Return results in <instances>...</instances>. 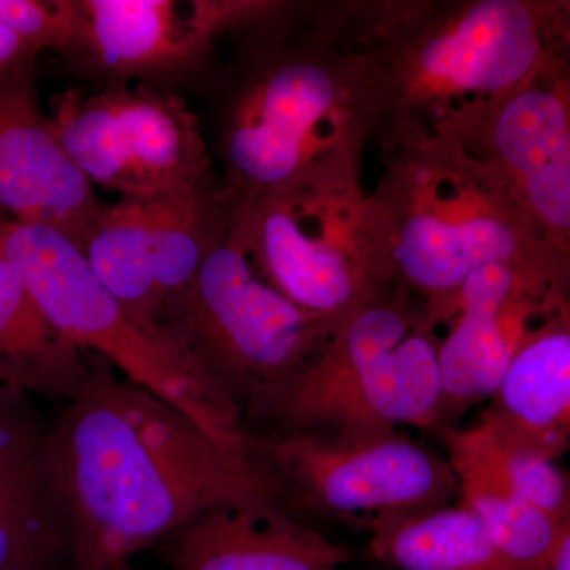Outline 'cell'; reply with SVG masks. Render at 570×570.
I'll use <instances>...</instances> for the list:
<instances>
[{
    "mask_svg": "<svg viewBox=\"0 0 570 570\" xmlns=\"http://www.w3.org/2000/svg\"><path fill=\"white\" fill-rule=\"evenodd\" d=\"M43 468L75 570H122L220 505L275 502L298 515L249 436H216L110 367L89 370L69 397Z\"/></svg>",
    "mask_w": 570,
    "mask_h": 570,
    "instance_id": "6da1fadb",
    "label": "cell"
},
{
    "mask_svg": "<svg viewBox=\"0 0 570 570\" xmlns=\"http://www.w3.org/2000/svg\"><path fill=\"white\" fill-rule=\"evenodd\" d=\"M0 24L13 32L31 56L41 50H58L69 55L80 52V2L0 0Z\"/></svg>",
    "mask_w": 570,
    "mask_h": 570,
    "instance_id": "603a6c76",
    "label": "cell"
},
{
    "mask_svg": "<svg viewBox=\"0 0 570 570\" xmlns=\"http://www.w3.org/2000/svg\"><path fill=\"white\" fill-rule=\"evenodd\" d=\"M102 208L41 112L26 63L0 82V216L50 227L82 253Z\"/></svg>",
    "mask_w": 570,
    "mask_h": 570,
    "instance_id": "30bf717a",
    "label": "cell"
},
{
    "mask_svg": "<svg viewBox=\"0 0 570 570\" xmlns=\"http://www.w3.org/2000/svg\"><path fill=\"white\" fill-rule=\"evenodd\" d=\"M0 254L51 325L126 381L178 409L209 433L246 436L242 407L178 347L146 333L94 276L80 247L50 227L0 216Z\"/></svg>",
    "mask_w": 570,
    "mask_h": 570,
    "instance_id": "277c9868",
    "label": "cell"
},
{
    "mask_svg": "<svg viewBox=\"0 0 570 570\" xmlns=\"http://www.w3.org/2000/svg\"><path fill=\"white\" fill-rule=\"evenodd\" d=\"M505 450L560 460L570 444L569 313L551 318L521 346L480 414Z\"/></svg>",
    "mask_w": 570,
    "mask_h": 570,
    "instance_id": "2e32d148",
    "label": "cell"
},
{
    "mask_svg": "<svg viewBox=\"0 0 570 570\" xmlns=\"http://www.w3.org/2000/svg\"><path fill=\"white\" fill-rule=\"evenodd\" d=\"M154 276L163 305L193 283L228 220L206 183L145 200Z\"/></svg>",
    "mask_w": 570,
    "mask_h": 570,
    "instance_id": "44dd1931",
    "label": "cell"
},
{
    "mask_svg": "<svg viewBox=\"0 0 570 570\" xmlns=\"http://www.w3.org/2000/svg\"><path fill=\"white\" fill-rule=\"evenodd\" d=\"M122 570H132V569H130L129 566H127V568H124Z\"/></svg>",
    "mask_w": 570,
    "mask_h": 570,
    "instance_id": "83f0119b",
    "label": "cell"
},
{
    "mask_svg": "<svg viewBox=\"0 0 570 570\" xmlns=\"http://www.w3.org/2000/svg\"><path fill=\"white\" fill-rule=\"evenodd\" d=\"M564 311L568 303L549 266L491 264L472 273L456 296L455 324L439 340L436 431L489 400L521 346Z\"/></svg>",
    "mask_w": 570,
    "mask_h": 570,
    "instance_id": "9c48e42d",
    "label": "cell"
},
{
    "mask_svg": "<svg viewBox=\"0 0 570 570\" xmlns=\"http://www.w3.org/2000/svg\"><path fill=\"white\" fill-rule=\"evenodd\" d=\"M82 254L94 276L135 324L175 346L163 325V296L154 276L145 200L121 198L116 205L104 206L89 230Z\"/></svg>",
    "mask_w": 570,
    "mask_h": 570,
    "instance_id": "ffe728a7",
    "label": "cell"
},
{
    "mask_svg": "<svg viewBox=\"0 0 570 570\" xmlns=\"http://www.w3.org/2000/svg\"><path fill=\"white\" fill-rule=\"evenodd\" d=\"M247 436L299 515L317 513L365 528L377 517L442 508L459 498L448 460L400 431Z\"/></svg>",
    "mask_w": 570,
    "mask_h": 570,
    "instance_id": "ba28073f",
    "label": "cell"
},
{
    "mask_svg": "<svg viewBox=\"0 0 570 570\" xmlns=\"http://www.w3.org/2000/svg\"><path fill=\"white\" fill-rule=\"evenodd\" d=\"M89 370L80 348L51 325L0 254V381L6 389L69 400Z\"/></svg>",
    "mask_w": 570,
    "mask_h": 570,
    "instance_id": "ac0fdd59",
    "label": "cell"
},
{
    "mask_svg": "<svg viewBox=\"0 0 570 570\" xmlns=\"http://www.w3.org/2000/svg\"><path fill=\"white\" fill-rule=\"evenodd\" d=\"M326 32L257 75L236 100L223 151L245 200L351 184L355 148L384 108L381 69Z\"/></svg>",
    "mask_w": 570,
    "mask_h": 570,
    "instance_id": "7a4b0ae2",
    "label": "cell"
},
{
    "mask_svg": "<svg viewBox=\"0 0 570 570\" xmlns=\"http://www.w3.org/2000/svg\"><path fill=\"white\" fill-rule=\"evenodd\" d=\"M439 146L400 163L376 206L393 281L422 298L436 326L452 318L461 285L482 266L553 265L530 249L534 220L497 167Z\"/></svg>",
    "mask_w": 570,
    "mask_h": 570,
    "instance_id": "3957f363",
    "label": "cell"
},
{
    "mask_svg": "<svg viewBox=\"0 0 570 570\" xmlns=\"http://www.w3.org/2000/svg\"><path fill=\"white\" fill-rule=\"evenodd\" d=\"M163 325L242 411L306 365L341 326L258 279L234 217L189 287L165 303Z\"/></svg>",
    "mask_w": 570,
    "mask_h": 570,
    "instance_id": "5b68a950",
    "label": "cell"
},
{
    "mask_svg": "<svg viewBox=\"0 0 570 570\" xmlns=\"http://www.w3.org/2000/svg\"><path fill=\"white\" fill-rule=\"evenodd\" d=\"M78 56L116 77H163L193 69L214 37L253 21L265 6L247 2L81 0Z\"/></svg>",
    "mask_w": 570,
    "mask_h": 570,
    "instance_id": "8fae6325",
    "label": "cell"
},
{
    "mask_svg": "<svg viewBox=\"0 0 570 570\" xmlns=\"http://www.w3.org/2000/svg\"><path fill=\"white\" fill-rule=\"evenodd\" d=\"M379 59L382 102L456 116L493 110L540 73L538 11L520 0H479L417 20ZM464 112V115H466Z\"/></svg>",
    "mask_w": 570,
    "mask_h": 570,
    "instance_id": "52a82bcc",
    "label": "cell"
},
{
    "mask_svg": "<svg viewBox=\"0 0 570 570\" xmlns=\"http://www.w3.org/2000/svg\"><path fill=\"white\" fill-rule=\"evenodd\" d=\"M539 75L491 110L497 170L549 235L570 228V129L564 97Z\"/></svg>",
    "mask_w": 570,
    "mask_h": 570,
    "instance_id": "4fadbf2b",
    "label": "cell"
},
{
    "mask_svg": "<svg viewBox=\"0 0 570 570\" xmlns=\"http://www.w3.org/2000/svg\"><path fill=\"white\" fill-rule=\"evenodd\" d=\"M234 220L273 287L343 325L393 283L376 205L352 184L243 198Z\"/></svg>",
    "mask_w": 570,
    "mask_h": 570,
    "instance_id": "8992f818",
    "label": "cell"
},
{
    "mask_svg": "<svg viewBox=\"0 0 570 570\" xmlns=\"http://www.w3.org/2000/svg\"><path fill=\"white\" fill-rule=\"evenodd\" d=\"M438 351L436 325L423 317L294 434L374 436L401 425L436 430L442 396Z\"/></svg>",
    "mask_w": 570,
    "mask_h": 570,
    "instance_id": "5bb4252c",
    "label": "cell"
},
{
    "mask_svg": "<svg viewBox=\"0 0 570 570\" xmlns=\"http://www.w3.org/2000/svg\"><path fill=\"white\" fill-rule=\"evenodd\" d=\"M32 61L33 56L29 55L20 39L6 26L0 24V82Z\"/></svg>",
    "mask_w": 570,
    "mask_h": 570,
    "instance_id": "d4e9b609",
    "label": "cell"
},
{
    "mask_svg": "<svg viewBox=\"0 0 570 570\" xmlns=\"http://www.w3.org/2000/svg\"><path fill=\"white\" fill-rule=\"evenodd\" d=\"M540 570H570V530L562 534L557 550Z\"/></svg>",
    "mask_w": 570,
    "mask_h": 570,
    "instance_id": "484cf974",
    "label": "cell"
},
{
    "mask_svg": "<svg viewBox=\"0 0 570 570\" xmlns=\"http://www.w3.org/2000/svg\"><path fill=\"white\" fill-rule=\"evenodd\" d=\"M66 524L48 482L0 493V570H62Z\"/></svg>",
    "mask_w": 570,
    "mask_h": 570,
    "instance_id": "7402d4cb",
    "label": "cell"
},
{
    "mask_svg": "<svg viewBox=\"0 0 570 570\" xmlns=\"http://www.w3.org/2000/svg\"><path fill=\"white\" fill-rule=\"evenodd\" d=\"M459 487L460 504L482 524L491 542L517 570H540L550 560L570 520L549 519L528 504L510 478L504 453L485 426L439 431Z\"/></svg>",
    "mask_w": 570,
    "mask_h": 570,
    "instance_id": "e0dca14e",
    "label": "cell"
},
{
    "mask_svg": "<svg viewBox=\"0 0 570 570\" xmlns=\"http://www.w3.org/2000/svg\"><path fill=\"white\" fill-rule=\"evenodd\" d=\"M501 450L504 453L510 478L521 498L558 523L569 521V478L558 466L557 461L543 459L534 453L515 452V450L502 448Z\"/></svg>",
    "mask_w": 570,
    "mask_h": 570,
    "instance_id": "cb8c5ba5",
    "label": "cell"
},
{
    "mask_svg": "<svg viewBox=\"0 0 570 570\" xmlns=\"http://www.w3.org/2000/svg\"><path fill=\"white\" fill-rule=\"evenodd\" d=\"M371 557L397 570H517L463 505L367 521Z\"/></svg>",
    "mask_w": 570,
    "mask_h": 570,
    "instance_id": "d6986e66",
    "label": "cell"
},
{
    "mask_svg": "<svg viewBox=\"0 0 570 570\" xmlns=\"http://www.w3.org/2000/svg\"><path fill=\"white\" fill-rule=\"evenodd\" d=\"M112 193L149 200L206 183L208 156L197 116L153 86H112Z\"/></svg>",
    "mask_w": 570,
    "mask_h": 570,
    "instance_id": "9a60e30c",
    "label": "cell"
},
{
    "mask_svg": "<svg viewBox=\"0 0 570 570\" xmlns=\"http://www.w3.org/2000/svg\"><path fill=\"white\" fill-rule=\"evenodd\" d=\"M18 395H20V392H14V390H0V411L18 403Z\"/></svg>",
    "mask_w": 570,
    "mask_h": 570,
    "instance_id": "4316f807",
    "label": "cell"
},
{
    "mask_svg": "<svg viewBox=\"0 0 570 570\" xmlns=\"http://www.w3.org/2000/svg\"><path fill=\"white\" fill-rule=\"evenodd\" d=\"M164 542L175 570H340L354 558L275 502L220 505Z\"/></svg>",
    "mask_w": 570,
    "mask_h": 570,
    "instance_id": "7c38bea8",
    "label": "cell"
}]
</instances>
